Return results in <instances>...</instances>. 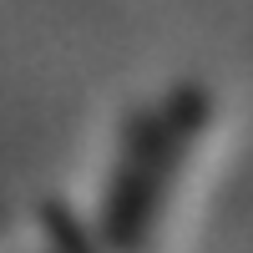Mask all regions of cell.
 <instances>
[{
  "mask_svg": "<svg viewBox=\"0 0 253 253\" xmlns=\"http://www.w3.org/2000/svg\"><path fill=\"white\" fill-rule=\"evenodd\" d=\"M213 117V96L203 86H177L157 112H137L122 137V162L101 203V238L112 253H142L157 223V203L172 187L193 137Z\"/></svg>",
  "mask_w": 253,
  "mask_h": 253,
  "instance_id": "cell-1",
  "label": "cell"
},
{
  "mask_svg": "<svg viewBox=\"0 0 253 253\" xmlns=\"http://www.w3.org/2000/svg\"><path fill=\"white\" fill-rule=\"evenodd\" d=\"M51 233H56V248H61V253H96V248H91V238L81 233V228H76L66 213H61V208L51 213Z\"/></svg>",
  "mask_w": 253,
  "mask_h": 253,
  "instance_id": "cell-2",
  "label": "cell"
}]
</instances>
